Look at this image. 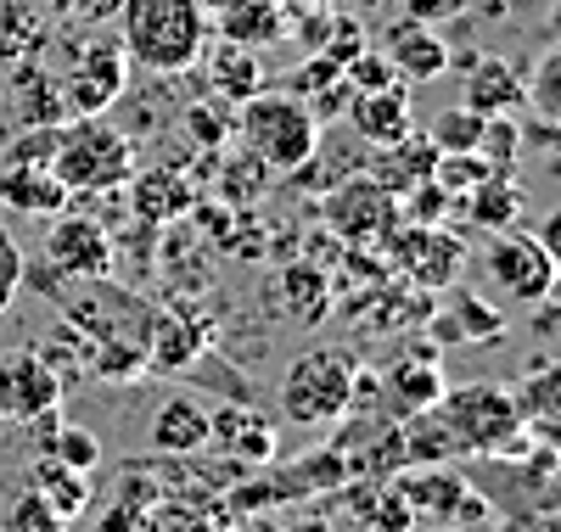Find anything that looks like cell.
I'll use <instances>...</instances> for the list:
<instances>
[{
	"label": "cell",
	"mask_w": 561,
	"mask_h": 532,
	"mask_svg": "<svg viewBox=\"0 0 561 532\" xmlns=\"http://www.w3.org/2000/svg\"><path fill=\"white\" fill-rule=\"evenodd\" d=\"M118 45L140 73H185L208 51L203 0H118Z\"/></svg>",
	"instance_id": "6da1fadb"
},
{
	"label": "cell",
	"mask_w": 561,
	"mask_h": 532,
	"mask_svg": "<svg viewBox=\"0 0 561 532\" xmlns=\"http://www.w3.org/2000/svg\"><path fill=\"white\" fill-rule=\"evenodd\" d=\"M433 415L444 420L455 454H472V460H500L528 443V415H523L517 393H505L500 381L449 386Z\"/></svg>",
	"instance_id": "7a4b0ae2"
},
{
	"label": "cell",
	"mask_w": 561,
	"mask_h": 532,
	"mask_svg": "<svg viewBox=\"0 0 561 532\" xmlns=\"http://www.w3.org/2000/svg\"><path fill=\"white\" fill-rule=\"evenodd\" d=\"M135 169H140L135 140L124 129H113L107 118H68L57 129L51 174L73 190V197H107V190H124Z\"/></svg>",
	"instance_id": "3957f363"
},
{
	"label": "cell",
	"mask_w": 561,
	"mask_h": 532,
	"mask_svg": "<svg viewBox=\"0 0 561 532\" xmlns=\"http://www.w3.org/2000/svg\"><path fill=\"white\" fill-rule=\"evenodd\" d=\"M237 129H242V147L270 174H293V169H304L320 152V124H314V113L298 102L293 90H259V95H248Z\"/></svg>",
	"instance_id": "277c9868"
},
{
	"label": "cell",
	"mask_w": 561,
	"mask_h": 532,
	"mask_svg": "<svg viewBox=\"0 0 561 532\" xmlns=\"http://www.w3.org/2000/svg\"><path fill=\"white\" fill-rule=\"evenodd\" d=\"M354 370H359L354 348H337V343L309 348L304 359H293L287 381H280V415L293 426H337L348 415Z\"/></svg>",
	"instance_id": "5b68a950"
},
{
	"label": "cell",
	"mask_w": 561,
	"mask_h": 532,
	"mask_svg": "<svg viewBox=\"0 0 561 532\" xmlns=\"http://www.w3.org/2000/svg\"><path fill=\"white\" fill-rule=\"evenodd\" d=\"M377 253L388 258L393 280L415 286V292H449V286L460 280V264H466V247H460V235H449L444 224H393L382 241H377Z\"/></svg>",
	"instance_id": "8992f818"
},
{
	"label": "cell",
	"mask_w": 561,
	"mask_h": 532,
	"mask_svg": "<svg viewBox=\"0 0 561 532\" xmlns=\"http://www.w3.org/2000/svg\"><path fill=\"white\" fill-rule=\"evenodd\" d=\"M124 90H129V57L107 34L79 39L68 68H57V95H62L68 118H102Z\"/></svg>",
	"instance_id": "52a82bcc"
},
{
	"label": "cell",
	"mask_w": 561,
	"mask_h": 532,
	"mask_svg": "<svg viewBox=\"0 0 561 532\" xmlns=\"http://www.w3.org/2000/svg\"><path fill=\"white\" fill-rule=\"evenodd\" d=\"M483 269H489V280L500 286V292L517 298V303H550L561 292L556 258L545 253V241L534 230H523V224L494 230L489 253H483Z\"/></svg>",
	"instance_id": "ba28073f"
},
{
	"label": "cell",
	"mask_w": 561,
	"mask_h": 532,
	"mask_svg": "<svg viewBox=\"0 0 561 532\" xmlns=\"http://www.w3.org/2000/svg\"><path fill=\"white\" fill-rule=\"evenodd\" d=\"M399 224V197L370 180V174H348L343 185L325 190V230L348 247H377V241Z\"/></svg>",
	"instance_id": "9c48e42d"
},
{
	"label": "cell",
	"mask_w": 561,
	"mask_h": 532,
	"mask_svg": "<svg viewBox=\"0 0 561 532\" xmlns=\"http://www.w3.org/2000/svg\"><path fill=\"white\" fill-rule=\"evenodd\" d=\"M348 426L337 431V454H343V465H348V476L354 482H388L393 471H404V431H399V420L388 415V409H359V415H343Z\"/></svg>",
	"instance_id": "30bf717a"
},
{
	"label": "cell",
	"mask_w": 561,
	"mask_h": 532,
	"mask_svg": "<svg viewBox=\"0 0 561 532\" xmlns=\"http://www.w3.org/2000/svg\"><path fill=\"white\" fill-rule=\"evenodd\" d=\"M45 269L57 280H102L113 275V235L84 213H57L45 230Z\"/></svg>",
	"instance_id": "8fae6325"
},
{
	"label": "cell",
	"mask_w": 561,
	"mask_h": 532,
	"mask_svg": "<svg viewBox=\"0 0 561 532\" xmlns=\"http://www.w3.org/2000/svg\"><path fill=\"white\" fill-rule=\"evenodd\" d=\"M214 343V325L197 320L192 303H169V309H152V325H147V370L158 375H180L192 370Z\"/></svg>",
	"instance_id": "7c38bea8"
},
{
	"label": "cell",
	"mask_w": 561,
	"mask_h": 532,
	"mask_svg": "<svg viewBox=\"0 0 561 532\" xmlns=\"http://www.w3.org/2000/svg\"><path fill=\"white\" fill-rule=\"evenodd\" d=\"M62 404V375L34 348L0 354V420H34Z\"/></svg>",
	"instance_id": "4fadbf2b"
},
{
	"label": "cell",
	"mask_w": 561,
	"mask_h": 532,
	"mask_svg": "<svg viewBox=\"0 0 561 532\" xmlns=\"http://www.w3.org/2000/svg\"><path fill=\"white\" fill-rule=\"evenodd\" d=\"M444 393H449V375L438 370V343L410 348V354L382 375V409H388L393 420H410V415L438 409Z\"/></svg>",
	"instance_id": "5bb4252c"
},
{
	"label": "cell",
	"mask_w": 561,
	"mask_h": 532,
	"mask_svg": "<svg viewBox=\"0 0 561 532\" xmlns=\"http://www.w3.org/2000/svg\"><path fill=\"white\" fill-rule=\"evenodd\" d=\"M460 102L472 113H483V118L523 113L528 107V84H523V73L511 68L505 57H472L460 68Z\"/></svg>",
	"instance_id": "9a60e30c"
},
{
	"label": "cell",
	"mask_w": 561,
	"mask_h": 532,
	"mask_svg": "<svg viewBox=\"0 0 561 532\" xmlns=\"http://www.w3.org/2000/svg\"><path fill=\"white\" fill-rule=\"evenodd\" d=\"M421 325L433 331V343H438V348H449V343H478V348L505 343V320H500V309H489L478 292H466L460 280L449 286V314L433 309Z\"/></svg>",
	"instance_id": "2e32d148"
},
{
	"label": "cell",
	"mask_w": 561,
	"mask_h": 532,
	"mask_svg": "<svg viewBox=\"0 0 561 532\" xmlns=\"http://www.w3.org/2000/svg\"><path fill=\"white\" fill-rule=\"evenodd\" d=\"M354 129H359V140L365 147H399V140L415 129V113H410V95H404V84H393V90H354V102H348V113H343Z\"/></svg>",
	"instance_id": "e0dca14e"
},
{
	"label": "cell",
	"mask_w": 561,
	"mask_h": 532,
	"mask_svg": "<svg viewBox=\"0 0 561 532\" xmlns=\"http://www.w3.org/2000/svg\"><path fill=\"white\" fill-rule=\"evenodd\" d=\"M0 203L12 213H28V219H57L73 208V190L45 163H7L0 169Z\"/></svg>",
	"instance_id": "ac0fdd59"
},
{
	"label": "cell",
	"mask_w": 561,
	"mask_h": 532,
	"mask_svg": "<svg viewBox=\"0 0 561 532\" xmlns=\"http://www.w3.org/2000/svg\"><path fill=\"white\" fill-rule=\"evenodd\" d=\"M124 190H129L135 219H147V224H174L197 208V190L185 185L180 169H135Z\"/></svg>",
	"instance_id": "d6986e66"
},
{
	"label": "cell",
	"mask_w": 561,
	"mask_h": 532,
	"mask_svg": "<svg viewBox=\"0 0 561 532\" xmlns=\"http://www.w3.org/2000/svg\"><path fill=\"white\" fill-rule=\"evenodd\" d=\"M388 482L404 494V505L415 510V521L427 516V521H438V527L449 521L455 499H460L466 488H472V482H466L455 465H404V471H393Z\"/></svg>",
	"instance_id": "ffe728a7"
},
{
	"label": "cell",
	"mask_w": 561,
	"mask_h": 532,
	"mask_svg": "<svg viewBox=\"0 0 561 532\" xmlns=\"http://www.w3.org/2000/svg\"><path fill=\"white\" fill-rule=\"evenodd\" d=\"M332 269H320V264H309V258H298V264H287L275 275V309L287 314V320H298V325H320L325 314H332Z\"/></svg>",
	"instance_id": "44dd1931"
},
{
	"label": "cell",
	"mask_w": 561,
	"mask_h": 532,
	"mask_svg": "<svg viewBox=\"0 0 561 532\" xmlns=\"http://www.w3.org/2000/svg\"><path fill=\"white\" fill-rule=\"evenodd\" d=\"M388 62L399 68V79L410 84H427V79H444L449 73V45L427 28V23H393L388 34Z\"/></svg>",
	"instance_id": "7402d4cb"
},
{
	"label": "cell",
	"mask_w": 561,
	"mask_h": 532,
	"mask_svg": "<svg viewBox=\"0 0 561 532\" xmlns=\"http://www.w3.org/2000/svg\"><path fill=\"white\" fill-rule=\"evenodd\" d=\"M152 449L158 454H180V460L208 449V404L192 398V393L163 398L158 415H152Z\"/></svg>",
	"instance_id": "603a6c76"
},
{
	"label": "cell",
	"mask_w": 561,
	"mask_h": 532,
	"mask_svg": "<svg viewBox=\"0 0 561 532\" xmlns=\"http://www.w3.org/2000/svg\"><path fill=\"white\" fill-rule=\"evenodd\" d=\"M523 185H517V174H489L483 185H472L460 197V213H466V224H478V230H511L523 219Z\"/></svg>",
	"instance_id": "cb8c5ba5"
},
{
	"label": "cell",
	"mask_w": 561,
	"mask_h": 532,
	"mask_svg": "<svg viewBox=\"0 0 561 532\" xmlns=\"http://www.w3.org/2000/svg\"><path fill=\"white\" fill-rule=\"evenodd\" d=\"M388 158L370 169V180H382L393 197H404L410 185H421V180H433V169H438V147H433V135H404L399 147H382Z\"/></svg>",
	"instance_id": "d4e9b609"
},
{
	"label": "cell",
	"mask_w": 561,
	"mask_h": 532,
	"mask_svg": "<svg viewBox=\"0 0 561 532\" xmlns=\"http://www.w3.org/2000/svg\"><path fill=\"white\" fill-rule=\"evenodd\" d=\"M208 84L242 107L248 95H259V90H264L259 51H253V45H237V39H219V45H214V57H208Z\"/></svg>",
	"instance_id": "484cf974"
},
{
	"label": "cell",
	"mask_w": 561,
	"mask_h": 532,
	"mask_svg": "<svg viewBox=\"0 0 561 532\" xmlns=\"http://www.w3.org/2000/svg\"><path fill=\"white\" fill-rule=\"evenodd\" d=\"M28 488H34L45 505H51L62 521H79V516L90 510V476L68 471V465H62V460H51V454H39V460H34Z\"/></svg>",
	"instance_id": "4316f807"
},
{
	"label": "cell",
	"mask_w": 561,
	"mask_h": 532,
	"mask_svg": "<svg viewBox=\"0 0 561 532\" xmlns=\"http://www.w3.org/2000/svg\"><path fill=\"white\" fill-rule=\"evenodd\" d=\"M219 34L225 39H237V45H270L287 34V23H280V7L275 0H225V12H219Z\"/></svg>",
	"instance_id": "83f0119b"
},
{
	"label": "cell",
	"mask_w": 561,
	"mask_h": 532,
	"mask_svg": "<svg viewBox=\"0 0 561 532\" xmlns=\"http://www.w3.org/2000/svg\"><path fill=\"white\" fill-rule=\"evenodd\" d=\"M45 51V23L34 7L23 0H0V62L18 68V62H34Z\"/></svg>",
	"instance_id": "f1b7e54d"
},
{
	"label": "cell",
	"mask_w": 561,
	"mask_h": 532,
	"mask_svg": "<svg viewBox=\"0 0 561 532\" xmlns=\"http://www.w3.org/2000/svg\"><path fill=\"white\" fill-rule=\"evenodd\" d=\"M478 158L489 163V174H517V169H523V124H517V113L483 118Z\"/></svg>",
	"instance_id": "f546056e"
},
{
	"label": "cell",
	"mask_w": 561,
	"mask_h": 532,
	"mask_svg": "<svg viewBox=\"0 0 561 532\" xmlns=\"http://www.w3.org/2000/svg\"><path fill=\"white\" fill-rule=\"evenodd\" d=\"M523 84H528V113L561 124V39L534 62V73H528Z\"/></svg>",
	"instance_id": "4dcf8cb0"
},
{
	"label": "cell",
	"mask_w": 561,
	"mask_h": 532,
	"mask_svg": "<svg viewBox=\"0 0 561 532\" xmlns=\"http://www.w3.org/2000/svg\"><path fill=\"white\" fill-rule=\"evenodd\" d=\"M517 404H523L528 420H561V359H545V365L528 370Z\"/></svg>",
	"instance_id": "1f68e13d"
},
{
	"label": "cell",
	"mask_w": 561,
	"mask_h": 532,
	"mask_svg": "<svg viewBox=\"0 0 561 532\" xmlns=\"http://www.w3.org/2000/svg\"><path fill=\"white\" fill-rule=\"evenodd\" d=\"M523 163L545 180H561V124H550V118L523 124Z\"/></svg>",
	"instance_id": "d6a6232c"
},
{
	"label": "cell",
	"mask_w": 561,
	"mask_h": 532,
	"mask_svg": "<svg viewBox=\"0 0 561 532\" xmlns=\"http://www.w3.org/2000/svg\"><path fill=\"white\" fill-rule=\"evenodd\" d=\"M478 140H483V113H472L466 102L438 113V124H433V147L438 152H478Z\"/></svg>",
	"instance_id": "836d02e7"
},
{
	"label": "cell",
	"mask_w": 561,
	"mask_h": 532,
	"mask_svg": "<svg viewBox=\"0 0 561 532\" xmlns=\"http://www.w3.org/2000/svg\"><path fill=\"white\" fill-rule=\"evenodd\" d=\"M51 460H62L68 471H79V476H90L102 465V443H96V431H84V426H57V438H51V449H45Z\"/></svg>",
	"instance_id": "e575fe53"
},
{
	"label": "cell",
	"mask_w": 561,
	"mask_h": 532,
	"mask_svg": "<svg viewBox=\"0 0 561 532\" xmlns=\"http://www.w3.org/2000/svg\"><path fill=\"white\" fill-rule=\"evenodd\" d=\"M0 532H68V521L45 505L34 488H23V494L12 499V510L0 516Z\"/></svg>",
	"instance_id": "d590c367"
},
{
	"label": "cell",
	"mask_w": 561,
	"mask_h": 532,
	"mask_svg": "<svg viewBox=\"0 0 561 532\" xmlns=\"http://www.w3.org/2000/svg\"><path fill=\"white\" fill-rule=\"evenodd\" d=\"M264 185H270V169H264L253 152L230 158V163H225V174H219V190H225L230 203H242V208H248V203H259V190H264Z\"/></svg>",
	"instance_id": "8d00e7d4"
},
{
	"label": "cell",
	"mask_w": 561,
	"mask_h": 532,
	"mask_svg": "<svg viewBox=\"0 0 561 532\" xmlns=\"http://www.w3.org/2000/svg\"><path fill=\"white\" fill-rule=\"evenodd\" d=\"M343 79H348L354 90H393V84H404L399 68L388 62V51H365V45L343 62Z\"/></svg>",
	"instance_id": "74e56055"
},
{
	"label": "cell",
	"mask_w": 561,
	"mask_h": 532,
	"mask_svg": "<svg viewBox=\"0 0 561 532\" xmlns=\"http://www.w3.org/2000/svg\"><path fill=\"white\" fill-rule=\"evenodd\" d=\"M18 292H23V247L7 235V224H0V314L12 309Z\"/></svg>",
	"instance_id": "f35d334b"
},
{
	"label": "cell",
	"mask_w": 561,
	"mask_h": 532,
	"mask_svg": "<svg viewBox=\"0 0 561 532\" xmlns=\"http://www.w3.org/2000/svg\"><path fill=\"white\" fill-rule=\"evenodd\" d=\"M51 12H62V18H79V23H90V18H113L118 12V0H45Z\"/></svg>",
	"instance_id": "ab89813d"
},
{
	"label": "cell",
	"mask_w": 561,
	"mask_h": 532,
	"mask_svg": "<svg viewBox=\"0 0 561 532\" xmlns=\"http://www.w3.org/2000/svg\"><path fill=\"white\" fill-rule=\"evenodd\" d=\"M466 0H410V18L415 23H438V18H455Z\"/></svg>",
	"instance_id": "60d3db41"
},
{
	"label": "cell",
	"mask_w": 561,
	"mask_h": 532,
	"mask_svg": "<svg viewBox=\"0 0 561 532\" xmlns=\"http://www.w3.org/2000/svg\"><path fill=\"white\" fill-rule=\"evenodd\" d=\"M539 241H545V253L556 258V275H561V208H550V219H545V230H534Z\"/></svg>",
	"instance_id": "b9f144b4"
},
{
	"label": "cell",
	"mask_w": 561,
	"mask_h": 532,
	"mask_svg": "<svg viewBox=\"0 0 561 532\" xmlns=\"http://www.w3.org/2000/svg\"><path fill=\"white\" fill-rule=\"evenodd\" d=\"M280 532H337V527H332V516H325V510H304V516H293Z\"/></svg>",
	"instance_id": "7bdbcfd3"
},
{
	"label": "cell",
	"mask_w": 561,
	"mask_h": 532,
	"mask_svg": "<svg viewBox=\"0 0 561 532\" xmlns=\"http://www.w3.org/2000/svg\"><path fill=\"white\" fill-rule=\"evenodd\" d=\"M185 124H192V129L208 140V147H214V140L225 135V124H219V118H208V107H192V118H185Z\"/></svg>",
	"instance_id": "ee69618b"
},
{
	"label": "cell",
	"mask_w": 561,
	"mask_h": 532,
	"mask_svg": "<svg viewBox=\"0 0 561 532\" xmlns=\"http://www.w3.org/2000/svg\"><path fill=\"white\" fill-rule=\"evenodd\" d=\"M528 431L545 443V449H556L561 454V420H528Z\"/></svg>",
	"instance_id": "f6af8a7d"
},
{
	"label": "cell",
	"mask_w": 561,
	"mask_h": 532,
	"mask_svg": "<svg viewBox=\"0 0 561 532\" xmlns=\"http://www.w3.org/2000/svg\"><path fill=\"white\" fill-rule=\"evenodd\" d=\"M539 532H561V510H550V516H539Z\"/></svg>",
	"instance_id": "bcb514c9"
},
{
	"label": "cell",
	"mask_w": 561,
	"mask_h": 532,
	"mask_svg": "<svg viewBox=\"0 0 561 532\" xmlns=\"http://www.w3.org/2000/svg\"><path fill=\"white\" fill-rule=\"evenodd\" d=\"M556 39H561V7H556Z\"/></svg>",
	"instance_id": "7dc6e473"
},
{
	"label": "cell",
	"mask_w": 561,
	"mask_h": 532,
	"mask_svg": "<svg viewBox=\"0 0 561 532\" xmlns=\"http://www.w3.org/2000/svg\"><path fill=\"white\" fill-rule=\"evenodd\" d=\"M438 532H460V527H438Z\"/></svg>",
	"instance_id": "c3c4849f"
},
{
	"label": "cell",
	"mask_w": 561,
	"mask_h": 532,
	"mask_svg": "<svg viewBox=\"0 0 561 532\" xmlns=\"http://www.w3.org/2000/svg\"><path fill=\"white\" fill-rule=\"evenodd\" d=\"M0 68H7V62H0Z\"/></svg>",
	"instance_id": "681fc988"
}]
</instances>
